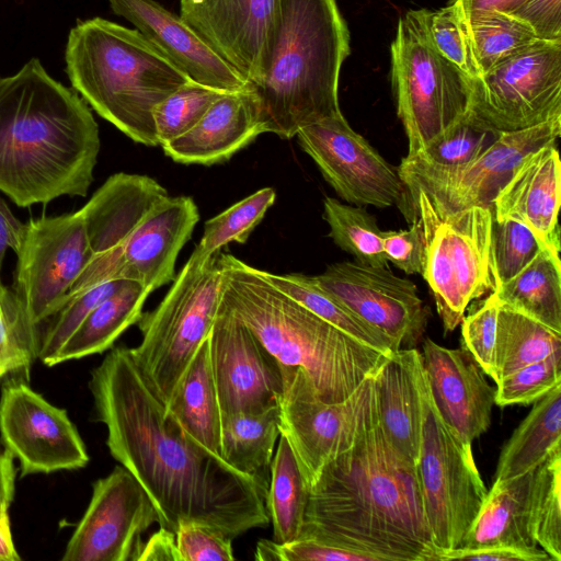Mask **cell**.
<instances>
[{
  "mask_svg": "<svg viewBox=\"0 0 561 561\" xmlns=\"http://www.w3.org/2000/svg\"><path fill=\"white\" fill-rule=\"evenodd\" d=\"M198 220V208L192 197L168 195L147 213L115 251L87 264L64 305L110 279L136 280L152 291L173 282L178 255Z\"/></svg>",
  "mask_w": 561,
  "mask_h": 561,
  "instance_id": "obj_16",
  "label": "cell"
},
{
  "mask_svg": "<svg viewBox=\"0 0 561 561\" xmlns=\"http://www.w3.org/2000/svg\"><path fill=\"white\" fill-rule=\"evenodd\" d=\"M66 72L75 91L134 141L159 145L153 110L190 77L136 28L93 18L68 35Z\"/></svg>",
  "mask_w": 561,
  "mask_h": 561,
  "instance_id": "obj_6",
  "label": "cell"
},
{
  "mask_svg": "<svg viewBox=\"0 0 561 561\" xmlns=\"http://www.w3.org/2000/svg\"><path fill=\"white\" fill-rule=\"evenodd\" d=\"M165 409L193 442L221 458V411L208 337L198 347Z\"/></svg>",
  "mask_w": 561,
  "mask_h": 561,
  "instance_id": "obj_29",
  "label": "cell"
},
{
  "mask_svg": "<svg viewBox=\"0 0 561 561\" xmlns=\"http://www.w3.org/2000/svg\"><path fill=\"white\" fill-rule=\"evenodd\" d=\"M561 447V383L546 393L504 445L494 481L523 476L538 468Z\"/></svg>",
  "mask_w": 561,
  "mask_h": 561,
  "instance_id": "obj_31",
  "label": "cell"
},
{
  "mask_svg": "<svg viewBox=\"0 0 561 561\" xmlns=\"http://www.w3.org/2000/svg\"><path fill=\"white\" fill-rule=\"evenodd\" d=\"M422 363L432 400L443 421L472 443L491 424L495 389L465 348H447L431 339L422 344Z\"/></svg>",
  "mask_w": 561,
  "mask_h": 561,
  "instance_id": "obj_22",
  "label": "cell"
},
{
  "mask_svg": "<svg viewBox=\"0 0 561 561\" xmlns=\"http://www.w3.org/2000/svg\"><path fill=\"white\" fill-rule=\"evenodd\" d=\"M390 55L397 113L412 157L467 114L471 79L434 47L424 9L399 18Z\"/></svg>",
  "mask_w": 561,
  "mask_h": 561,
  "instance_id": "obj_8",
  "label": "cell"
},
{
  "mask_svg": "<svg viewBox=\"0 0 561 561\" xmlns=\"http://www.w3.org/2000/svg\"><path fill=\"white\" fill-rule=\"evenodd\" d=\"M14 294L31 328L56 313L91 257L81 209L31 218L19 251Z\"/></svg>",
  "mask_w": 561,
  "mask_h": 561,
  "instance_id": "obj_14",
  "label": "cell"
},
{
  "mask_svg": "<svg viewBox=\"0 0 561 561\" xmlns=\"http://www.w3.org/2000/svg\"><path fill=\"white\" fill-rule=\"evenodd\" d=\"M542 248L534 232L522 221L493 217L492 270L495 288L520 272Z\"/></svg>",
  "mask_w": 561,
  "mask_h": 561,
  "instance_id": "obj_45",
  "label": "cell"
},
{
  "mask_svg": "<svg viewBox=\"0 0 561 561\" xmlns=\"http://www.w3.org/2000/svg\"><path fill=\"white\" fill-rule=\"evenodd\" d=\"M428 36L434 47L471 80L479 76L463 32L458 4L451 0L437 10L424 9Z\"/></svg>",
  "mask_w": 561,
  "mask_h": 561,
  "instance_id": "obj_47",
  "label": "cell"
},
{
  "mask_svg": "<svg viewBox=\"0 0 561 561\" xmlns=\"http://www.w3.org/2000/svg\"><path fill=\"white\" fill-rule=\"evenodd\" d=\"M16 470L14 457L0 451V522L10 524L9 511L14 496Z\"/></svg>",
  "mask_w": 561,
  "mask_h": 561,
  "instance_id": "obj_56",
  "label": "cell"
},
{
  "mask_svg": "<svg viewBox=\"0 0 561 561\" xmlns=\"http://www.w3.org/2000/svg\"><path fill=\"white\" fill-rule=\"evenodd\" d=\"M271 461V479L265 505L273 524V541L284 543L301 534L308 502V485L295 454L284 435H279Z\"/></svg>",
  "mask_w": 561,
  "mask_h": 561,
  "instance_id": "obj_35",
  "label": "cell"
},
{
  "mask_svg": "<svg viewBox=\"0 0 561 561\" xmlns=\"http://www.w3.org/2000/svg\"><path fill=\"white\" fill-rule=\"evenodd\" d=\"M552 561L541 548L525 550L511 547H490L480 549L456 548L442 553L438 561Z\"/></svg>",
  "mask_w": 561,
  "mask_h": 561,
  "instance_id": "obj_53",
  "label": "cell"
},
{
  "mask_svg": "<svg viewBox=\"0 0 561 561\" xmlns=\"http://www.w3.org/2000/svg\"><path fill=\"white\" fill-rule=\"evenodd\" d=\"M500 304L494 291L474 312L461 319V346L480 365L484 374L494 376V348Z\"/></svg>",
  "mask_w": 561,
  "mask_h": 561,
  "instance_id": "obj_49",
  "label": "cell"
},
{
  "mask_svg": "<svg viewBox=\"0 0 561 561\" xmlns=\"http://www.w3.org/2000/svg\"><path fill=\"white\" fill-rule=\"evenodd\" d=\"M323 207L329 237L341 250L352 254L357 263L388 267L382 230L374 216L362 206L346 205L333 197H327Z\"/></svg>",
  "mask_w": 561,
  "mask_h": 561,
  "instance_id": "obj_38",
  "label": "cell"
},
{
  "mask_svg": "<svg viewBox=\"0 0 561 561\" xmlns=\"http://www.w3.org/2000/svg\"><path fill=\"white\" fill-rule=\"evenodd\" d=\"M221 300L279 363L298 368L325 402H340L391 354L346 334L276 288L264 275L220 252Z\"/></svg>",
  "mask_w": 561,
  "mask_h": 561,
  "instance_id": "obj_4",
  "label": "cell"
},
{
  "mask_svg": "<svg viewBox=\"0 0 561 561\" xmlns=\"http://www.w3.org/2000/svg\"><path fill=\"white\" fill-rule=\"evenodd\" d=\"M296 137L342 199L356 206H397L410 222L414 221L398 167L386 161L342 113L302 127Z\"/></svg>",
  "mask_w": 561,
  "mask_h": 561,
  "instance_id": "obj_15",
  "label": "cell"
},
{
  "mask_svg": "<svg viewBox=\"0 0 561 561\" xmlns=\"http://www.w3.org/2000/svg\"><path fill=\"white\" fill-rule=\"evenodd\" d=\"M529 520L538 546L561 561V447L535 470Z\"/></svg>",
  "mask_w": 561,
  "mask_h": 561,
  "instance_id": "obj_40",
  "label": "cell"
},
{
  "mask_svg": "<svg viewBox=\"0 0 561 561\" xmlns=\"http://www.w3.org/2000/svg\"><path fill=\"white\" fill-rule=\"evenodd\" d=\"M114 459L141 484L160 527L197 523L231 539L270 523L268 488L193 442L167 413L130 347L112 348L89 381Z\"/></svg>",
  "mask_w": 561,
  "mask_h": 561,
  "instance_id": "obj_1",
  "label": "cell"
},
{
  "mask_svg": "<svg viewBox=\"0 0 561 561\" xmlns=\"http://www.w3.org/2000/svg\"><path fill=\"white\" fill-rule=\"evenodd\" d=\"M382 247L388 262L407 274L422 275L425 241L419 218L408 229L382 231Z\"/></svg>",
  "mask_w": 561,
  "mask_h": 561,
  "instance_id": "obj_51",
  "label": "cell"
},
{
  "mask_svg": "<svg viewBox=\"0 0 561 561\" xmlns=\"http://www.w3.org/2000/svg\"><path fill=\"white\" fill-rule=\"evenodd\" d=\"M275 198L276 193L272 187H263L208 219L201 241L188 260L202 264L229 243H244Z\"/></svg>",
  "mask_w": 561,
  "mask_h": 561,
  "instance_id": "obj_39",
  "label": "cell"
},
{
  "mask_svg": "<svg viewBox=\"0 0 561 561\" xmlns=\"http://www.w3.org/2000/svg\"><path fill=\"white\" fill-rule=\"evenodd\" d=\"M560 196L561 163L554 142L523 159L496 194L492 204L493 217L522 221L545 248L560 255Z\"/></svg>",
  "mask_w": 561,
  "mask_h": 561,
  "instance_id": "obj_25",
  "label": "cell"
},
{
  "mask_svg": "<svg viewBox=\"0 0 561 561\" xmlns=\"http://www.w3.org/2000/svg\"><path fill=\"white\" fill-rule=\"evenodd\" d=\"M261 134L259 102L251 85L225 93L195 126L161 147L175 162L211 165L229 160Z\"/></svg>",
  "mask_w": 561,
  "mask_h": 561,
  "instance_id": "obj_26",
  "label": "cell"
},
{
  "mask_svg": "<svg viewBox=\"0 0 561 561\" xmlns=\"http://www.w3.org/2000/svg\"><path fill=\"white\" fill-rule=\"evenodd\" d=\"M525 0H457L460 9L469 10H496L505 13L513 12Z\"/></svg>",
  "mask_w": 561,
  "mask_h": 561,
  "instance_id": "obj_57",
  "label": "cell"
},
{
  "mask_svg": "<svg viewBox=\"0 0 561 561\" xmlns=\"http://www.w3.org/2000/svg\"><path fill=\"white\" fill-rule=\"evenodd\" d=\"M377 415L392 448L416 466L422 440L428 383L421 352H392L375 374Z\"/></svg>",
  "mask_w": 561,
  "mask_h": 561,
  "instance_id": "obj_24",
  "label": "cell"
},
{
  "mask_svg": "<svg viewBox=\"0 0 561 561\" xmlns=\"http://www.w3.org/2000/svg\"><path fill=\"white\" fill-rule=\"evenodd\" d=\"M493 291L500 305L561 333L560 255L542 248L520 272Z\"/></svg>",
  "mask_w": 561,
  "mask_h": 561,
  "instance_id": "obj_32",
  "label": "cell"
},
{
  "mask_svg": "<svg viewBox=\"0 0 561 561\" xmlns=\"http://www.w3.org/2000/svg\"><path fill=\"white\" fill-rule=\"evenodd\" d=\"M535 470L493 482L459 548H540L531 534L529 520Z\"/></svg>",
  "mask_w": 561,
  "mask_h": 561,
  "instance_id": "obj_28",
  "label": "cell"
},
{
  "mask_svg": "<svg viewBox=\"0 0 561 561\" xmlns=\"http://www.w3.org/2000/svg\"><path fill=\"white\" fill-rule=\"evenodd\" d=\"M100 147L85 101L37 58L0 77V191L19 207L87 196Z\"/></svg>",
  "mask_w": 561,
  "mask_h": 561,
  "instance_id": "obj_3",
  "label": "cell"
},
{
  "mask_svg": "<svg viewBox=\"0 0 561 561\" xmlns=\"http://www.w3.org/2000/svg\"><path fill=\"white\" fill-rule=\"evenodd\" d=\"M108 3L116 15L131 23L191 80L229 92L252 85L180 15L156 0H108Z\"/></svg>",
  "mask_w": 561,
  "mask_h": 561,
  "instance_id": "obj_23",
  "label": "cell"
},
{
  "mask_svg": "<svg viewBox=\"0 0 561 561\" xmlns=\"http://www.w3.org/2000/svg\"><path fill=\"white\" fill-rule=\"evenodd\" d=\"M421 222L425 241L422 276L431 288L445 332H450L472 300L495 289L493 210L476 206Z\"/></svg>",
  "mask_w": 561,
  "mask_h": 561,
  "instance_id": "obj_11",
  "label": "cell"
},
{
  "mask_svg": "<svg viewBox=\"0 0 561 561\" xmlns=\"http://www.w3.org/2000/svg\"><path fill=\"white\" fill-rule=\"evenodd\" d=\"M499 134L484 127L467 112L458 123L427 142L421 151L407 158L439 169L463 167L484 151Z\"/></svg>",
  "mask_w": 561,
  "mask_h": 561,
  "instance_id": "obj_41",
  "label": "cell"
},
{
  "mask_svg": "<svg viewBox=\"0 0 561 561\" xmlns=\"http://www.w3.org/2000/svg\"><path fill=\"white\" fill-rule=\"evenodd\" d=\"M300 536L371 554L378 561H437L416 466L392 448L378 417L308 488Z\"/></svg>",
  "mask_w": 561,
  "mask_h": 561,
  "instance_id": "obj_2",
  "label": "cell"
},
{
  "mask_svg": "<svg viewBox=\"0 0 561 561\" xmlns=\"http://www.w3.org/2000/svg\"><path fill=\"white\" fill-rule=\"evenodd\" d=\"M137 561H181L175 534L160 527L147 542L142 543Z\"/></svg>",
  "mask_w": 561,
  "mask_h": 561,
  "instance_id": "obj_54",
  "label": "cell"
},
{
  "mask_svg": "<svg viewBox=\"0 0 561 561\" xmlns=\"http://www.w3.org/2000/svg\"><path fill=\"white\" fill-rule=\"evenodd\" d=\"M152 290L128 279L116 293L96 306L50 360L54 366L67 360L100 354L142 316V306Z\"/></svg>",
  "mask_w": 561,
  "mask_h": 561,
  "instance_id": "obj_30",
  "label": "cell"
},
{
  "mask_svg": "<svg viewBox=\"0 0 561 561\" xmlns=\"http://www.w3.org/2000/svg\"><path fill=\"white\" fill-rule=\"evenodd\" d=\"M458 12L479 75L538 39L526 23L508 13L496 10L465 11L459 4Z\"/></svg>",
  "mask_w": 561,
  "mask_h": 561,
  "instance_id": "obj_36",
  "label": "cell"
},
{
  "mask_svg": "<svg viewBox=\"0 0 561 561\" xmlns=\"http://www.w3.org/2000/svg\"><path fill=\"white\" fill-rule=\"evenodd\" d=\"M278 0H180V16L252 85L261 82Z\"/></svg>",
  "mask_w": 561,
  "mask_h": 561,
  "instance_id": "obj_21",
  "label": "cell"
},
{
  "mask_svg": "<svg viewBox=\"0 0 561 561\" xmlns=\"http://www.w3.org/2000/svg\"><path fill=\"white\" fill-rule=\"evenodd\" d=\"M508 14L526 23L538 39H561V0H525Z\"/></svg>",
  "mask_w": 561,
  "mask_h": 561,
  "instance_id": "obj_52",
  "label": "cell"
},
{
  "mask_svg": "<svg viewBox=\"0 0 561 561\" xmlns=\"http://www.w3.org/2000/svg\"><path fill=\"white\" fill-rule=\"evenodd\" d=\"M416 469L426 524L439 557L460 547L488 490L471 443L443 421L430 388Z\"/></svg>",
  "mask_w": 561,
  "mask_h": 561,
  "instance_id": "obj_10",
  "label": "cell"
},
{
  "mask_svg": "<svg viewBox=\"0 0 561 561\" xmlns=\"http://www.w3.org/2000/svg\"><path fill=\"white\" fill-rule=\"evenodd\" d=\"M229 91L193 80L178 88L153 110L158 142L165 145L195 126L209 107Z\"/></svg>",
  "mask_w": 561,
  "mask_h": 561,
  "instance_id": "obj_42",
  "label": "cell"
},
{
  "mask_svg": "<svg viewBox=\"0 0 561 561\" xmlns=\"http://www.w3.org/2000/svg\"><path fill=\"white\" fill-rule=\"evenodd\" d=\"M128 279H110L100 283L70 299L47 325L38 344L37 357L49 366L50 360L72 335L88 314L107 297L122 288Z\"/></svg>",
  "mask_w": 561,
  "mask_h": 561,
  "instance_id": "obj_44",
  "label": "cell"
},
{
  "mask_svg": "<svg viewBox=\"0 0 561 561\" xmlns=\"http://www.w3.org/2000/svg\"><path fill=\"white\" fill-rule=\"evenodd\" d=\"M264 275L280 291L346 334L382 353L390 354L396 351L393 343L385 334L363 321L321 287L313 276L299 273L279 275L265 271Z\"/></svg>",
  "mask_w": 561,
  "mask_h": 561,
  "instance_id": "obj_37",
  "label": "cell"
},
{
  "mask_svg": "<svg viewBox=\"0 0 561 561\" xmlns=\"http://www.w3.org/2000/svg\"><path fill=\"white\" fill-rule=\"evenodd\" d=\"M560 135L561 117L500 133L474 160L454 169L433 168L403 158L398 170L410 195L414 220H437L476 206L492 208L496 194L523 159L554 144Z\"/></svg>",
  "mask_w": 561,
  "mask_h": 561,
  "instance_id": "obj_9",
  "label": "cell"
},
{
  "mask_svg": "<svg viewBox=\"0 0 561 561\" xmlns=\"http://www.w3.org/2000/svg\"><path fill=\"white\" fill-rule=\"evenodd\" d=\"M181 561H232V539L197 523L181 524L175 533Z\"/></svg>",
  "mask_w": 561,
  "mask_h": 561,
  "instance_id": "obj_50",
  "label": "cell"
},
{
  "mask_svg": "<svg viewBox=\"0 0 561 561\" xmlns=\"http://www.w3.org/2000/svg\"><path fill=\"white\" fill-rule=\"evenodd\" d=\"M468 113L496 133L561 117V39H537L472 79Z\"/></svg>",
  "mask_w": 561,
  "mask_h": 561,
  "instance_id": "obj_13",
  "label": "cell"
},
{
  "mask_svg": "<svg viewBox=\"0 0 561 561\" xmlns=\"http://www.w3.org/2000/svg\"><path fill=\"white\" fill-rule=\"evenodd\" d=\"M210 363L221 414L263 412L279 404V363L220 300L208 335Z\"/></svg>",
  "mask_w": 561,
  "mask_h": 561,
  "instance_id": "obj_20",
  "label": "cell"
},
{
  "mask_svg": "<svg viewBox=\"0 0 561 561\" xmlns=\"http://www.w3.org/2000/svg\"><path fill=\"white\" fill-rule=\"evenodd\" d=\"M222 296L220 251L202 264L187 260L164 298L142 313L141 341L131 354L165 408L201 344Z\"/></svg>",
  "mask_w": 561,
  "mask_h": 561,
  "instance_id": "obj_7",
  "label": "cell"
},
{
  "mask_svg": "<svg viewBox=\"0 0 561 561\" xmlns=\"http://www.w3.org/2000/svg\"><path fill=\"white\" fill-rule=\"evenodd\" d=\"M158 523L157 510L122 465L92 486L90 503L70 537L62 561H136L141 535Z\"/></svg>",
  "mask_w": 561,
  "mask_h": 561,
  "instance_id": "obj_17",
  "label": "cell"
},
{
  "mask_svg": "<svg viewBox=\"0 0 561 561\" xmlns=\"http://www.w3.org/2000/svg\"><path fill=\"white\" fill-rule=\"evenodd\" d=\"M0 435L4 449L19 460L22 477L79 469L89 462L67 411L16 379L1 388Z\"/></svg>",
  "mask_w": 561,
  "mask_h": 561,
  "instance_id": "obj_18",
  "label": "cell"
},
{
  "mask_svg": "<svg viewBox=\"0 0 561 561\" xmlns=\"http://www.w3.org/2000/svg\"><path fill=\"white\" fill-rule=\"evenodd\" d=\"M318 284L363 321L385 334L396 351L413 348L422 339L427 308L413 282L389 267L337 262L313 276Z\"/></svg>",
  "mask_w": 561,
  "mask_h": 561,
  "instance_id": "obj_19",
  "label": "cell"
},
{
  "mask_svg": "<svg viewBox=\"0 0 561 561\" xmlns=\"http://www.w3.org/2000/svg\"><path fill=\"white\" fill-rule=\"evenodd\" d=\"M254 559L261 561H378L371 554L308 536H299L284 543L262 539L256 545Z\"/></svg>",
  "mask_w": 561,
  "mask_h": 561,
  "instance_id": "obj_48",
  "label": "cell"
},
{
  "mask_svg": "<svg viewBox=\"0 0 561 561\" xmlns=\"http://www.w3.org/2000/svg\"><path fill=\"white\" fill-rule=\"evenodd\" d=\"M25 231V224L20 221L5 201L0 197V283L2 263L8 249L19 251Z\"/></svg>",
  "mask_w": 561,
  "mask_h": 561,
  "instance_id": "obj_55",
  "label": "cell"
},
{
  "mask_svg": "<svg viewBox=\"0 0 561 561\" xmlns=\"http://www.w3.org/2000/svg\"><path fill=\"white\" fill-rule=\"evenodd\" d=\"M279 435V404L263 412L221 414V458L268 488L267 469Z\"/></svg>",
  "mask_w": 561,
  "mask_h": 561,
  "instance_id": "obj_33",
  "label": "cell"
},
{
  "mask_svg": "<svg viewBox=\"0 0 561 561\" xmlns=\"http://www.w3.org/2000/svg\"><path fill=\"white\" fill-rule=\"evenodd\" d=\"M167 196V190L148 175L124 172L111 175L81 208L90 261L115 251Z\"/></svg>",
  "mask_w": 561,
  "mask_h": 561,
  "instance_id": "obj_27",
  "label": "cell"
},
{
  "mask_svg": "<svg viewBox=\"0 0 561 561\" xmlns=\"http://www.w3.org/2000/svg\"><path fill=\"white\" fill-rule=\"evenodd\" d=\"M375 374L343 401L325 402L302 370L283 369L279 431L308 488L330 460L355 444L377 421Z\"/></svg>",
  "mask_w": 561,
  "mask_h": 561,
  "instance_id": "obj_12",
  "label": "cell"
},
{
  "mask_svg": "<svg viewBox=\"0 0 561 561\" xmlns=\"http://www.w3.org/2000/svg\"><path fill=\"white\" fill-rule=\"evenodd\" d=\"M350 54L337 0H278L264 76L253 85L261 133L290 139L342 113L339 80Z\"/></svg>",
  "mask_w": 561,
  "mask_h": 561,
  "instance_id": "obj_5",
  "label": "cell"
},
{
  "mask_svg": "<svg viewBox=\"0 0 561 561\" xmlns=\"http://www.w3.org/2000/svg\"><path fill=\"white\" fill-rule=\"evenodd\" d=\"M20 556L14 547L10 524L0 522V561H18Z\"/></svg>",
  "mask_w": 561,
  "mask_h": 561,
  "instance_id": "obj_58",
  "label": "cell"
},
{
  "mask_svg": "<svg viewBox=\"0 0 561 561\" xmlns=\"http://www.w3.org/2000/svg\"><path fill=\"white\" fill-rule=\"evenodd\" d=\"M561 383V353L528 364L496 382L495 404L528 405Z\"/></svg>",
  "mask_w": 561,
  "mask_h": 561,
  "instance_id": "obj_46",
  "label": "cell"
},
{
  "mask_svg": "<svg viewBox=\"0 0 561 561\" xmlns=\"http://www.w3.org/2000/svg\"><path fill=\"white\" fill-rule=\"evenodd\" d=\"M556 353H561L560 332L500 305L492 378L495 383L520 367Z\"/></svg>",
  "mask_w": 561,
  "mask_h": 561,
  "instance_id": "obj_34",
  "label": "cell"
},
{
  "mask_svg": "<svg viewBox=\"0 0 561 561\" xmlns=\"http://www.w3.org/2000/svg\"><path fill=\"white\" fill-rule=\"evenodd\" d=\"M38 344L36 330L27 323L14 291L0 283V378L28 373Z\"/></svg>",
  "mask_w": 561,
  "mask_h": 561,
  "instance_id": "obj_43",
  "label": "cell"
}]
</instances>
